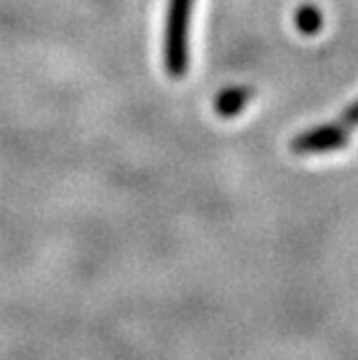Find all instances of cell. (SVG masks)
<instances>
[{
    "label": "cell",
    "instance_id": "obj_4",
    "mask_svg": "<svg viewBox=\"0 0 358 360\" xmlns=\"http://www.w3.org/2000/svg\"><path fill=\"white\" fill-rule=\"evenodd\" d=\"M295 28L302 35H317L324 26V14L317 5H300L295 10Z\"/></svg>",
    "mask_w": 358,
    "mask_h": 360
},
{
    "label": "cell",
    "instance_id": "obj_1",
    "mask_svg": "<svg viewBox=\"0 0 358 360\" xmlns=\"http://www.w3.org/2000/svg\"><path fill=\"white\" fill-rule=\"evenodd\" d=\"M196 0H167L163 63L170 77L179 79L188 70V21Z\"/></svg>",
    "mask_w": 358,
    "mask_h": 360
},
{
    "label": "cell",
    "instance_id": "obj_3",
    "mask_svg": "<svg viewBox=\"0 0 358 360\" xmlns=\"http://www.w3.org/2000/svg\"><path fill=\"white\" fill-rule=\"evenodd\" d=\"M254 98V91L249 86H228L217 96V112L219 117L231 119L235 114H240L247 107V103Z\"/></svg>",
    "mask_w": 358,
    "mask_h": 360
},
{
    "label": "cell",
    "instance_id": "obj_2",
    "mask_svg": "<svg viewBox=\"0 0 358 360\" xmlns=\"http://www.w3.org/2000/svg\"><path fill=\"white\" fill-rule=\"evenodd\" d=\"M349 142V133L342 128L338 121H331V124H321L314 126L305 133L295 135L291 142V151L293 154L307 156V154H328V151H338L345 149Z\"/></svg>",
    "mask_w": 358,
    "mask_h": 360
},
{
    "label": "cell",
    "instance_id": "obj_5",
    "mask_svg": "<svg viewBox=\"0 0 358 360\" xmlns=\"http://www.w3.org/2000/svg\"><path fill=\"white\" fill-rule=\"evenodd\" d=\"M338 124H340L342 128H345L349 135H352V130H354V128H358V101H356L352 107H349V110H347L345 114H342V117L338 119Z\"/></svg>",
    "mask_w": 358,
    "mask_h": 360
}]
</instances>
